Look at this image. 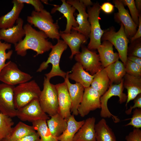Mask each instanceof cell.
<instances>
[{"label":"cell","mask_w":141,"mask_h":141,"mask_svg":"<svg viewBox=\"0 0 141 141\" xmlns=\"http://www.w3.org/2000/svg\"><path fill=\"white\" fill-rule=\"evenodd\" d=\"M23 28L25 38L14 45L15 50L18 55L24 56L27 50H32L36 52L35 56L51 49L53 44L48 40L47 36L44 32L36 30L29 24H25Z\"/></svg>","instance_id":"6da1fadb"},{"label":"cell","mask_w":141,"mask_h":141,"mask_svg":"<svg viewBox=\"0 0 141 141\" xmlns=\"http://www.w3.org/2000/svg\"><path fill=\"white\" fill-rule=\"evenodd\" d=\"M27 20L29 24L44 32L48 37L57 40L60 39L59 26L57 23L54 22L50 13L45 9L39 12L32 11L31 15L27 16Z\"/></svg>","instance_id":"7a4b0ae2"},{"label":"cell","mask_w":141,"mask_h":141,"mask_svg":"<svg viewBox=\"0 0 141 141\" xmlns=\"http://www.w3.org/2000/svg\"><path fill=\"white\" fill-rule=\"evenodd\" d=\"M57 40V44L52 46L47 60L41 63L37 71L38 72H42L48 68L49 63H51V70L45 75L49 80L56 76H60L64 79L66 76V73L61 69L59 63L62 55L67 49L68 45L63 40L60 39Z\"/></svg>","instance_id":"3957f363"},{"label":"cell","mask_w":141,"mask_h":141,"mask_svg":"<svg viewBox=\"0 0 141 141\" xmlns=\"http://www.w3.org/2000/svg\"><path fill=\"white\" fill-rule=\"evenodd\" d=\"M41 92L39 86L34 80L15 86L14 99L15 108L19 109L33 100L38 99Z\"/></svg>","instance_id":"277c9868"},{"label":"cell","mask_w":141,"mask_h":141,"mask_svg":"<svg viewBox=\"0 0 141 141\" xmlns=\"http://www.w3.org/2000/svg\"><path fill=\"white\" fill-rule=\"evenodd\" d=\"M50 80L44 77L43 89L38 100L43 111L51 116L58 113V104L57 90Z\"/></svg>","instance_id":"5b68a950"},{"label":"cell","mask_w":141,"mask_h":141,"mask_svg":"<svg viewBox=\"0 0 141 141\" xmlns=\"http://www.w3.org/2000/svg\"><path fill=\"white\" fill-rule=\"evenodd\" d=\"M98 3L88 7L87 10L88 20L90 26V41L87 48L90 50L97 49L101 45V38L105 32L102 30L99 23V15L101 10Z\"/></svg>","instance_id":"8992f818"},{"label":"cell","mask_w":141,"mask_h":141,"mask_svg":"<svg viewBox=\"0 0 141 141\" xmlns=\"http://www.w3.org/2000/svg\"><path fill=\"white\" fill-rule=\"evenodd\" d=\"M102 37V40L109 41L114 46L118 52L119 58L125 65L127 60L129 40L122 24L121 23L118 32H116L114 28H110L105 31Z\"/></svg>","instance_id":"52a82bcc"},{"label":"cell","mask_w":141,"mask_h":141,"mask_svg":"<svg viewBox=\"0 0 141 141\" xmlns=\"http://www.w3.org/2000/svg\"><path fill=\"white\" fill-rule=\"evenodd\" d=\"M124 79L118 84L111 85L108 89L100 98L101 111L100 115L103 118H111L115 123L119 122L120 119L116 116L112 114L109 111L107 106L108 100L113 96H118L119 98V102L121 104L126 101L127 95L123 92Z\"/></svg>","instance_id":"ba28073f"},{"label":"cell","mask_w":141,"mask_h":141,"mask_svg":"<svg viewBox=\"0 0 141 141\" xmlns=\"http://www.w3.org/2000/svg\"><path fill=\"white\" fill-rule=\"evenodd\" d=\"M32 77L20 70L15 62L9 61L6 63L0 72V81L11 85H19L30 81Z\"/></svg>","instance_id":"9c48e42d"},{"label":"cell","mask_w":141,"mask_h":141,"mask_svg":"<svg viewBox=\"0 0 141 141\" xmlns=\"http://www.w3.org/2000/svg\"><path fill=\"white\" fill-rule=\"evenodd\" d=\"M81 51L76 54L74 58L80 63L84 70L93 75L104 68L100 60L99 55L82 45Z\"/></svg>","instance_id":"30bf717a"},{"label":"cell","mask_w":141,"mask_h":141,"mask_svg":"<svg viewBox=\"0 0 141 141\" xmlns=\"http://www.w3.org/2000/svg\"><path fill=\"white\" fill-rule=\"evenodd\" d=\"M16 116L21 121L32 122L38 120L49 119L42 108L38 99H35L17 109Z\"/></svg>","instance_id":"8fae6325"},{"label":"cell","mask_w":141,"mask_h":141,"mask_svg":"<svg viewBox=\"0 0 141 141\" xmlns=\"http://www.w3.org/2000/svg\"><path fill=\"white\" fill-rule=\"evenodd\" d=\"M101 97L99 93L91 86L84 88L82 99L78 108V114L84 117L91 111L101 109Z\"/></svg>","instance_id":"7c38bea8"},{"label":"cell","mask_w":141,"mask_h":141,"mask_svg":"<svg viewBox=\"0 0 141 141\" xmlns=\"http://www.w3.org/2000/svg\"><path fill=\"white\" fill-rule=\"evenodd\" d=\"M15 87L4 83L0 84V112L11 118L17 115L14 99Z\"/></svg>","instance_id":"4fadbf2b"},{"label":"cell","mask_w":141,"mask_h":141,"mask_svg":"<svg viewBox=\"0 0 141 141\" xmlns=\"http://www.w3.org/2000/svg\"><path fill=\"white\" fill-rule=\"evenodd\" d=\"M66 2L74 7L78 11L77 14L76 21L78 26L72 27V30L77 31L84 35L88 39L90 32V24L88 20V15L86 11V7L78 0H68Z\"/></svg>","instance_id":"5bb4252c"},{"label":"cell","mask_w":141,"mask_h":141,"mask_svg":"<svg viewBox=\"0 0 141 141\" xmlns=\"http://www.w3.org/2000/svg\"><path fill=\"white\" fill-rule=\"evenodd\" d=\"M114 2L118 11L115 14V19L122 24L127 37L131 38L136 33L138 26L133 21L128 10L125 8L121 0H114Z\"/></svg>","instance_id":"9a60e30c"},{"label":"cell","mask_w":141,"mask_h":141,"mask_svg":"<svg viewBox=\"0 0 141 141\" xmlns=\"http://www.w3.org/2000/svg\"><path fill=\"white\" fill-rule=\"evenodd\" d=\"M57 90L58 104V113L67 121L71 115V102L65 81L55 85Z\"/></svg>","instance_id":"2e32d148"},{"label":"cell","mask_w":141,"mask_h":141,"mask_svg":"<svg viewBox=\"0 0 141 141\" xmlns=\"http://www.w3.org/2000/svg\"><path fill=\"white\" fill-rule=\"evenodd\" d=\"M23 23V20L19 17L16 22V25L6 29H0V40L14 45L21 41L25 35Z\"/></svg>","instance_id":"e0dca14e"},{"label":"cell","mask_w":141,"mask_h":141,"mask_svg":"<svg viewBox=\"0 0 141 141\" xmlns=\"http://www.w3.org/2000/svg\"><path fill=\"white\" fill-rule=\"evenodd\" d=\"M71 72L69 71L66 72L64 81L67 84L71 100V112H72L73 115L77 116L78 114V108L82 99L84 88L79 83L72 84L70 82L68 75Z\"/></svg>","instance_id":"ac0fdd59"},{"label":"cell","mask_w":141,"mask_h":141,"mask_svg":"<svg viewBox=\"0 0 141 141\" xmlns=\"http://www.w3.org/2000/svg\"><path fill=\"white\" fill-rule=\"evenodd\" d=\"M59 32L60 36L71 50V54L69 58L72 59L74 55L80 52V47L86 42L87 39L83 34L73 30H71V32L68 33L61 31Z\"/></svg>","instance_id":"d6986e66"},{"label":"cell","mask_w":141,"mask_h":141,"mask_svg":"<svg viewBox=\"0 0 141 141\" xmlns=\"http://www.w3.org/2000/svg\"><path fill=\"white\" fill-rule=\"evenodd\" d=\"M62 3L60 5H54V7L51 9V13H54L58 11L62 14L67 20V24L65 30L63 32L68 33L71 31L72 27L77 28L78 25L74 15L76 8L71 5L67 3L65 0H61Z\"/></svg>","instance_id":"ffe728a7"},{"label":"cell","mask_w":141,"mask_h":141,"mask_svg":"<svg viewBox=\"0 0 141 141\" xmlns=\"http://www.w3.org/2000/svg\"><path fill=\"white\" fill-rule=\"evenodd\" d=\"M96 119L87 118L75 134L73 141H96L95 129Z\"/></svg>","instance_id":"44dd1931"},{"label":"cell","mask_w":141,"mask_h":141,"mask_svg":"<svg viewBox=\"0 0 141 141\" xmlns=\"http://www.w3.org/2000/svg\"><path fill=\"white\" fill-rule=\"evenodd\" d=\"M97 49L103 68L115 62L119 58L118 54L113 51V45L108 41L104 40Z\"/></svg>","instance_id":"7402d4cb"},{"label":"cell","mask_w":141,"mask_h":141,"mask_svg":"<svg viewBox=\"0 0 141 141\" xmlns=\"http://www.w3.org/2000/svg\"><path fill=\"white\" fill-rule=\"evenodd\" d=\"M13 4L11 10L5 15L0 17V29H6L14 26L24 8V4L17 0L12 1Z\"/></svg>","instance_id":"603a6c76"},{"label":"cell","mask_w":141,"mask_h":141,"mask_svg":"<svg viewBox=\"0 0 141 141\" xmlns=\"http://www.w3.org/2000/svg\"><path fill=\"white\" fill-rule=\"evenodd\" d=\"M123 85L127 92L125 106L141 93V77H137L126 73L124 77Z\"/></svg>","instance_id":"cb8c5ba5"},{"label":"cell","mask_w":141,"mask_h":141,"mask_svg":"<svg viewBox=\"0 0 141 141\" xmlns=\"http://www.w3.org/2000/svg\"><path fill=\"white\" fill-rule=\"evenodd\" d=\"M71 72L68 74L69 79L81 84L84 88L90 86L95 75H92L86 71L81 64L78 62L73 66Z\"/></svg>","instance_id":"d4e9b609"},{"label":"cell","mask_w":141,"mask_h":141,"mask_svg":"<svg viewBox=\"0 0 141 141\" xmlns=\"http://www.w3.org/2000/svg\"><path fill=\"white\" fill-rule=\"evenodd\" d=\"M96 141H117L112 129L103 118L95 124Z\"/></svg>","instance_id":"484cf974"},{"label":"cell","mask_w":141,"mask_h":141,"mask_svg":"<svg viewBox=\"0 0 141 141\" xmlns=\"http://www.w3.org/2000/svg\"><path fill=\"white\" fill-rule=\"evenodd\" d=\"M91 85V86L97 91L101 96L107 91L110 85V81L105 68L95 74Z\"/></svg>","instance_id":"4316f807"},{"label":"cell","mask_w":141,"mask_h":141,"mask_svg":"<svg viewBox=\"0 0 141 141\" xmlns=\"http://www.w3.org/2000/svg\"><path fill=\"white\" fill-rule=\"evenodd\" d=\"M85 120L77 121L74 115H71L67 120V126L62 134L58 138V141H73L74 137L84 123Z\"/></svg>","instance_id":"83f0119b"},{"label":"cell","mask_w":141,"mask_h":141,"mask_svg":"<svg viewBox=\"0 0 141 141\" xmlns=\"http://www.w3.org/2000/svg\"><path fill=\"white\" fill-rule=\"evenodd\" d=\"M46 120L48 126L52 134L58 138L66 129L67 121L58 113Z\"/></svg>","instance_id":"f1b7e54d"},{"label":"cell","mask_w":141,"mask_h":141,"mask_svg":"<svg viewBox=\"0 0 141 141\" xmlns=\"http://www.w3.org/2000/svg\"><path fill=\"white\" fill-rule=\"evenodd\" d=\"M105 68L110 85L113 83H119L126 73L124 65L119 60Z\"/></svg>","instance_id":"f546056e"},{"label":"cell","mask_w":141,"mask_h":141,"mask_svg":"<svg viewBox=\"0 0 141 141\" xmlns=\"http://www.w3.org/2000/svg\"><path fill=\"white\" fill-rule=\"evenodd\" d=\"M36 132L33 126L19 121L13 127L8 138L9 141H15Z\"/></svg>","instance_id":"4dcf8cb0"},{"label":"cell","mask_w":141,"mask_h":141,"mask_svg":"<svg viewBox=\"0 0 141 141\" xmlns=\"http://www.w3.org/2000/svg\"><path fill=\"white\" fill-rule=\"evenodd\" d=\"M32 125L40 137V141H58L57 138L51 133L48 126L46 120H39L33 122Z\"/></svg>","instance_id":"1f68e13d"},{"label":"cell","mask_w":141,"mask_h":141,"mask_svg":"<svg viewBox=\"0 0 141 141\" xmlns=\"http://www.w3.org/2000/svg\"><path fill=\"white\" fill-rule=\"evenodd\" d=\"M11 118L0 112V141L8 140L14 124Z\"/></svg>","instance_id":"d6a6232c"},{"label":"cell","mask_w":141,"mask_h":141,"mask_svg":"<svg viewBox=\"0 0 141 141\" xmlns=\"http://www.w3.org/2000/svg\"><path fill=\"white\" fill-rule=\"evenodd\" d=\"M11 48V44L6 42H2L0 40V72L6 64L7 60L10 58L13 53L12 50L6 52L7 50Z\"/></svg>","instance_id":"836d02e7"},{"label":"cell","mask_w":141,"mask_h":141,"mask_svg":"<svg viewBox=\"0 0 141 141\" xmlns=\"http://www.w3.org/2000/svg\"><path fill=\"white\" fill-rule=\"evenodd\" d=\"M126 73L137 77H141V67L128 60L124 65Z\"/></svg>","instance_id":"e575fe53"},{"label":"cell","mask_w":141,"mask_h":141,"mask_svg":"<svg viewBox=\"0 0 141 141\" xmlns=\"http://www.w3.org/2000/svg\"><path fill=\"white\" fill-rule=\"evenodd\" d=\"M132 117L125 120H131L130 121L125 125L131 126L134 128L139 129L141 127V108H136L133 110Z\"/></svg>","instance_id":"d590c367"},{"label":"cell","mask_w":141,"mask_h":141,"mask_svg":"<svg viewBox=\"0 0 141 141\" xmlns=\"http://www.w3.org/2000/svg\"><path fill=\"white\" fill-rule=\"evenodd\" d=\"M121 1L124 5L128 6L130 10L132 19L135 24L138 26L139 14L136 7L135 1L134 0H122Z\"/></svg>","instance_id":"8d00e7d4"},{"label":"cell","mask_w":141,"mask_h":141,"mask_svg":"<svg viewBox=\"0 0 141 141\" xmlns=\"http://www.w3.org/2000/svg\"><path fill=\"white\" fill-rule=\"evenodd\" d=\"M140 39H138L132 42L129 51V55L141 58V43Z\"/></svg>","instance_id":"74e56055"},{"label":"cell","mask_w":141,"mask_h":141,"mask_svg":"<svg viewBox=\"0 0 141 141\" xmlns=\"http://www.w3.org/2000/svg\"><path fill=\"white\" fill-rule=\"evenodd\" d=\"M126 141H141V130L134 128L125 137Z\"/></svg>","instance_id":"f35d334b"},{"label":"cell","mask_w":141,"mask_h":141,"mask_svg":"<svg viewBox=\"0 0 141 141\" xmlns=\"http://www.w3.org/2000/svg\"><path fill=\"white\" fill-rule=\"evenodd\" d=\"M20 2L26 3L32 5L34 7V10L39 12L44 9V6L41 1L39 0H17Z\"/></svg>","instance_id":"ab89813d"},{"label":"cell","mask_w":141,"mask_h":141,"mask_svg":"<svg viewBox=\"0 0 141 141\" xmlns=\"http://www.w3.org/2000/svg\"><path fill=\"white\" fill-rule=\"evenodd\" d=\"M134 100V105L130 106L125 111V113L127 115L131 114L132 110L136 108H141V94L138 95Z\"/></svg>","instance_id":"60d3db41"},{"label":"cell","mask_w":141,"mask_h":141,"mask_svg":"<svg viewBox=\"0 0 141 141\" xmlns=\"http://www.w3.org/2000/svg\"><path fill=\"white\" fill-rule=\"evenodd\" d=\"M15 141H40V136L36 132Z\"/></svg>","instance_id":"b9f144b4"},{"label":"cell","mask_w":141,"mask_h":141,"mask_svg":"<svg viewBox=\"0 0 141 141\" xmlns=\"http://www.w3.org/2000/svg\"><path fill=\"white\" fill-rule=\"evenodd\" d=\"M100 9L107 14L111 13L113 11L114 6L110 3L106 2L104 3L100 6Z\"/></svg>","instance_id":"7bdbcfd3"},{"label":"cell","mask_w":141,"mask_h":141,"mask_svg":"<svg viewBox=\"0 0 141 141\" xmlns=\"http://www.w3.org/2000/svg\"><path fill=\"white\" fill-rule=\"evenodd\" d=\"M138 28L134 35L131 38V42L138 39L141 37V14H139V16Z\"/></svg>","instance_id":"ee69618b"},{"label":"cell","mask_w":141,"mask_h":141,"mask_svg":"<svg viewBox=\"0 0 141 141\" xmlns=\"http://www.w3.org/2000/svg\"><path fill=\"white\" fill-rule=\"evenodd\" d=\"M127 60L134 62L141 67V58L133 56H129Z\"/></svg>","instance_id":"f6af8a7d"},{"label":"cell","mask_w":141,"mask_h":141,"mask_svg":"<svg viewBox=\"0 0 141 141\" xmlns=\"http://www.w3.org/2000/svg\"><path fill=\"white\" fill-rule=\"evenodd\" d=\"M80 1L83 3L86 7L90 6L93 4L92 2L90 0H80Z\"/></svg>","instance_id":"bcb514c9"},{"label":"cell","mask_w":141,"mask_h":141,"mask_svg":"<svg viewBox=\"0 0 141 141\" xmlns=\"http://www.w3.org/2000/svg\"><path fill=\"white\" fill-rule=\"evenodd\" d=\"M135 3L139 14H140L141 9V1L140 0H136L135 1Z\"/></svg>","instance_id":"7dc6e473"},{"label":"cell","mask_w":141,"mask_h":141,"mask_svg":"<svg viewBox=\"0 0 141 141\" xmlns=\"http://www.w3.org/2000/svg\"><path fill=\"white\" fill-rule=\"evenodd\" d=\"M41 2H42L45 4H48V1L47 0H41Z\"/></svg>","instance_id":"c3c4849f"},{"label":"cell","mask_w":141,"mask_h":141,"mask_svg":"<svg viewBox=\"0 0 141 141\" xmlns=\"http://www.w3.org/2000/svg\"><path fill=\"white\" fill-rule=\"evenodd\" d=\"M2 141H9L8 140H5Z\"/></svg>","instance_id":"681fc988"}]
</instances>
